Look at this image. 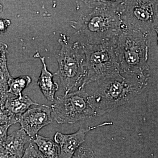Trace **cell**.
Wrapping results in <instances>:
<instances>
[{"instance_id": "6da1fadb", "label": "cell", "mask_w": 158, "mask_h": 158, "mask_svg": "<svg viewBox=\"0 0 158 158\" xmlns=\"http://www.w3.org/2000/svg\"><path fill=\"white\" fill-rule=\"evenodd\" d=\"M85 9L70 22L73 38L82 44H98L117 37L124 25L121 18L123 1H83Z\"/></svg>"}, {"instance_id": "7a4b0ae2", "label": "cell", "mask_w": 158, "mask_h": 158, "mask_svg": "<svg viewBox=\"0 0 158 158\" xmlns=\"http://www.w3.org/2000/svg\"><path fill=\"white\" fill-rule=\"evenodd\" d=\"M148 79L118 71L87 85L92 86L90 89L84 88L94 116H102L128 103L143 92Z\"/></svg>"}, {"instance_id": "3957f363", "label": "cell", "mask_w": 158, "mask_h": 158, "mask_svg": "<svg viewBox=\"0 0 158 158\" xmlns=\"http://www.w3.org/2000/svg\"><path fill=\"white\" fill-rule=\"evenodd\" d=\"M148 36L126 28L122 30L114 42L120 72L149 77Z\"/></svg>"}, {"instance_id": "277c9868", "label": "cell", "mask_w": 158, "mask_h": 158, "mask_svg": "<svg viewBox=\"0 0 158 158\" xmlns=\"http://www.w3.org/2000/svg\"><path fill=\"white\" fill-rule=\"evenodd\" d=\"M58 41L60 48L55 56L58 69L55 74L67 94L83 85L86 75V58L83 46L73 38L61 34Z\"/></svg>"}, {"instance_id": "5b68a950", "label": "cell", "mask_w": 158, "mask_h": 158, "mask_svg": "<svg viewBox=\"0 0 158 158\" xmlns=\"http://www.w3.org/2000/svg\"><path fill=\"white\" fill-rule=\"evenodd\" d=\"M115 40L98 44L81 43L86 58V75L79 88L119 71L114 50Z\"/></svg>"}, {"instance_id": "8992f818", "label": "cell", "mask_w": 158, "mask_h": 158, "mask_svg": "<svg viewBox=\"0 0 158 158\" xmlns=\"http://www.w3.org/2000/svg\"><path fill=\"white\" fill-rule=\"evenodd\" d=\"M54 102L51 108L54 120L58 124H73L95 117L84 88L57 97Z\"/></svg>"}, {"instance_id": "52a82bcc", "label": "cell", "mask_w": 158, "mask_h": 158, "mask_svg": "<svg viewBox=\"0 0 158 158\" xmlns=\"http://www.w3.org/2000/svg\"><path fill=\"white\" fill-rule=\"evenodd\" d=\"M121 18L126 28L148 35L157 32L158 1H123Z\"/></svg>"}, {"instance_id": "ba28073f", "label": "cell", "mask_w": 158, "mask_h": 158, "mask_svg": "<svg viewBox=\"0 0 158 158\" xmlns=\"http://www.w3.org/2000/svg\"><path fill=\"white\" fill-rule=\"evenodd\" d=\"M52 113L51 107L46 105L30 108L20 117L18 123L34 140L40 130L52 123Z\"/></svg>"}, {"instance_id": "9c48e42d", "label": "cell", "mask_w": 158, "mask_h": 158, "mask_svg": "<svg viewBox=\"0 0 158 158\" xmlns=\"http://www.w3.org/2000/svg\"><path fill=\"white\" fill-rule=\"evenodd\" d=\"M112 122H105L87 127H80L76 132L64 134L57 132L54 135V141L60 148V156L62 158H72L76 152L85 142L86 135L89 132L98 128L112 125Z\"/></svg>"}, {"instance_id": "30bf717a", "label": "cell", "mask_w": 158, "mask_h": 158, "mask_svg": "<svg viewBox=\"0 0 158 158\" xmlns=\"http://www.w3.org/2000/svg\"><path fill=\"white\" fill-rule=\"evenodd\" d=\"M35 56L40 59L42 64L41 73L37 82V85L44 97L49 101L54 102L56 99L55 95L59 88L58 83L53 81L55 74L52 73L48 69L45 57L40 56L38 52L35 54Z\"/></svg>"}, {"instance_id": "8fae6325", "label": "cell", "mask_w": 158, "mask_h": 158, "mask_svg": "<svg viewBox=\"0 0 158 158\" xmlns=\"http://www.w3.org/2000/svg\"><path fill=\"white\" fill-rule=\"evenodd\" d=\"M32 141L33 139L21 128L8 136L4 148L16 158H21L25 150L26 144Z\"/></svg>"}, {"instance_id": "7c38bea8", "label": "cell", "mask_w": 158, "mask_h": 158, "mask_svg": "<svg viewBox=\"0 0 158 158\" xmlns=\"http://www.w3.org/2000/svg\"><path fill=\"white\" fill-rule=\"evenodd\" d=\"M32 106H39L27 95H23L21 98L9 94L4 107L10 114L20 117Z\"/></svg>"}, {"instance_id": "4fadbf2b", "label": "cell", "mask_w": 158, "mask_h": 158, "mask_svg": "<svg viewBox=\"0 0 158 158\" xmlns=\"http://www.w3.org/2000/svg\"><path fill=\"white\" fill-rule=\"evenodd\" d=\"M33 141L44 157L59 158L58 144L51 138L37 135Z\"/></svg>"}, {"instance_id": "5bb4252c", "label": "cell", "mask_w": 158, "mask_h": 158, "mask_svg": "<svg viewBox=\"0 0 158 158\" xmlns=\"http://www.w3.org/2000/svg\"><path fill=\"white\" fill-rule=\"evenodd\" d=\"M32 82V79L29 76H21L17 77H11L8 83L7 93L21 98L23 96V90Z\"/></svg>"}, {"instance_id": "9a60e30c", "label": "cell", "mask_w": 158, "mask_h": 158, "mask_svg": "<svg viewBox=\"0 0 158 158\" xmlns=\"http://www.w3.org/2000/svg\"><path fill=\"white\" fill-rule=\"evenodd\" d=\"M6 54L0 58V91L5 93H7L8 83L12 77L8 69Z\"/></svg>"}, {"instance_id": "2e32d148", "label": "cell", "mask_w": 158, "mask_h": 158, "mask_svg": "<svg viewBox=\"0 0 158 158\" xmlns=\"http://www.w3.org/2000/svg\"><path fill=\"white\" fill-rule=\"evenodd\" d=\"M20 117L10 114L4 108L0 107V125H10L18 123Z\"/></svg>"}, {"instance_id": "e0dca14e", "label": "cell", "mask_w": 158, "mask_h": 158, "mask_svg": "<svg viewBox=\"0 0 158 158\" xmlns=\"http://www.w3.org/2000/svg\"><path fill=\"white\" fill-rule=\"evenodd\" d=\"M72 158H95L93 151L90 148L81 146Z\"/></svg>"}, {"instance_id": "ac0fdd59", "label": "cell", "mask_w": 158, "mask_h": 158, "mask_svg": "<svg viewBox=\"0 0 158 158\" xmlns=\"http://www.w3.org/2000/svg\"><path fill=\"white\" fill-rule=\"evenodd\" d=\"M21 158H44L41 154L37 152L32 143H30L26 148Z\"/></svg>"}, {"instance_id": "d6986e66", "label": "cell", "mask_w": 158, "mask_h": 158, "mask_svg": "<svg viewBox=\"0 0 158 158\" xmlns=\"http://www.w3.org/2000/svg\"><path fill=\"white\" fill-rule=\"evenodd\" d=\"M10 125H0V150L4 148V144L8 137V131Z\"/></svg>"}, {"instance_id": "ffe728a7", "label": "cell", "mask_w": 158, "mask_h": 158, "mask_svg": "<svg viewBox=\"0 0 158 158\" xmlns=\"http://www.w3.org/2000/svg\"><path fill=\"white\" fill-rule=\"evenodd\" d=\"M11 23V21L10 19L0 18V34L6 33Z\"/></svg>"}, {"instance_id": "44dd1931", "label": "cell", "mask_w": 158, "mask_h": 158, "mask_svg": "<svg viewBox=\"0 0 158 158\" xmlns=\"http://www.w3.org/2000/svg\"><path fill=\"white\" fill-rule=\"evenodd\" d=\"M0 158H17L4 148L0 150Z\"/></svg>"}, {"instance_id": "7402d4cb", "label": "cell", "mask_w": 158, "mask_h": 158, "mask_svg": "<svg viewBox=\"0 0 158 158\" xmlns=\"http://www.w3.org/2000/svg\"><path fill=\"white\" fill-rule=\"evenodd\" d=\"M8 46L5 43L0 41V58L4 54L7 53Z\"/></svg>"}, {"instance_id": "603a6c76", "label": "cell", "mask_w": 158, "mask_h": 158, "mask_svg": "<svg viewBox=\"0 0 158 158\" xmlns=\"http://www.w3.org/2000/svg\"><path fill=\"white\" fill-rule=\"evenodd\" d=\"M9 94L5 93L0 91V107L4 106L6 99L9 96Z\"/></svg>"}, {"instance_id": "cb8c5ba5", "label": "cell", "mask_w": 158, "mask_h": 158, "mask_svg": "<svg viewBox=\"0 0 158 158\" xmlns=\"http://www.w3.org/2000/svg\"><path fill=\"white\" fill-rule=\"evenodd\" d=\"M3 6L1 3H0V13L3 11Z\"/></svg>"}]
</instances>
